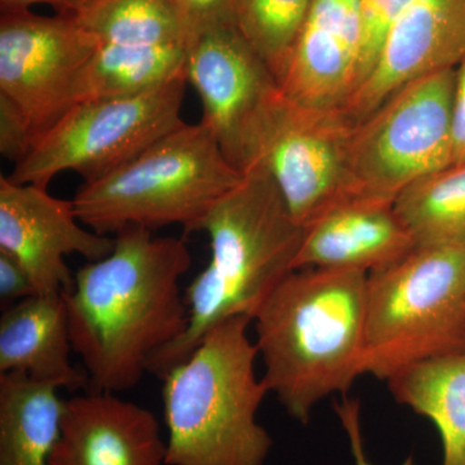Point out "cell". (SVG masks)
Here are the masks:
<instances>
[{"label": "cell", "instance_id": "cell-22", "mask_svg": "<svg viewBox=\"0 0 465 465\" xmlns=\"http://www.w3.org/2000/svg\"><path fill=\"white\" fill-rule=\"evenodd\" d=\"M75 18L99 43H192L188 27L170 0H91Z\"/></svg>", "mask_w": 465, "mask_h": 465}, {"label": "cell", "instance_id": "cell-29", "mask_svg": "<svg viewBox=\"0 0 465 465\" xmlns=\"http://www.w3.org/2000/svg\"><path fill=\"white\" fill-rule=\"evenodd\" d=\"M452 164L465 163V57L455 67L451 115ZM451 164V166H452Z\"/></svg>", "mask_w": 465, "mask_h": 465}, {"label": "cell", "instance_id": "cell-12", "mask_svg": "<svg viewBox=\"0 0 465 465\" xmlns=\"http://www.w3.org/2000/svg\"><path fill=\"white\" fill-rule=\"evenodd\" d=\"M81 224L73 200H60L47 188L0 176V251L25 269L36 295L73 289L74 275L65 256L78 253L88 262H99L114 249L115 238Z\"/></svg>", "mask_w": 465, "mask_h": 465}, {"label": "cell", "instance_id": "cell-15", "mask_svg": "<svg viewBox=\"0 0 465 465\" xmlns=\"http://www.w3.org/2000/svg\"><path fill=\"white\" fill-rule=\"evenodd\" d=\"M48 465H167L155 415L109 391L64 401L60 437Z\"/></svg>", "mask_w": 465, "mask_h": 465}, {"label": "cell", "instance_id": "cell-14", "mask_svg": "<svg viewBox=\"0 0 465 465\" xmlns=\"http://www.w3.org/2000/svg\"><path fill=\"white\" fill-rule=\"evenodd\" d=\"M361 60L358 0H313L281 90L311 108L342 110L360 84Z\"/></svg>", "mask_w": 465, "mask_h": 465}, {"label": "cell", "instance_id": "cell-13", "mask_svg": "<svg viewBox=\"0 0 465 465\" xmlns=\"http://www.w3.org/2000/svg\"><path fill=\"white\" fill-rule=\"evenodd\" d=\"M465 57V0H412L391 27L370 74L344 106L353 124L420 76Z\"/></svg>", "mask_w": 465, "mask_h": 465}, {"label": "cell", "instance_id": "cell-8", "mask_svg": "<svg viewBox=\"0 0 465 465\" xmlns=\"http://www.w3.org/2000/svg\"><path fill=\"white\" fill-rule=\"evenodd\" d=\"M455 69L420 76L354 124L351 164L358 194L394 202L452 164Z\"/></svg>", "mask_w": 465, "mask_h": 465}, {"label": "cell", "instance_id": "cell-11", "mask_svg": "<svg viewBox=\"0 0 465 465\" xmlns=\"http://www.w3.org/2000/svg\"><path fill=\"white\" fill-rule=\"evenodd\" d=\"M97 47L96 36L75 17L2 12L0 94L23 110L35 143L75 105L76 88Z\"/></svg>", "mask_w": 465, "mask_h": 465}, {"label": "cell", "instance_id": "cell-10", "mask_svg": "<svg viewBox=\"0 0 465 465\" xmlns=\"http://www.w3.org/2000/svg\"><path fill=\"white\" fill-rule=\"evenodd\" d=\"M185 76L202 101V124L229 163L249 173L266 119L282 92L273 73L238 26H223L193 38Z\"/></svg>", "mask_w": 465, "mask_h": 465}, {"label": "cell", "instance_id": "cell-21", "mask_svg": "<svg viewBox=\"0 0 465 465\" xmlns=\"http://www.w3.org/2000/svg\"><path fill=\"white\" fill-rule=\"evenodd\" d=\"M394 208L416 247H465V163L412 183Z\"/></svg>", "mask_w": 465, "mask_h": 465}, {"label": "cell", "instance_id": "cell-28", "mask_svg": "<svg viewBox=\"0 0 465 465\" xmlns=\"http://www.w3.org/2000/svg\"><path fill=\"white\" fill-rule=\"evenodd\" d=\"M336 415L345 430L351 448L354 465H372L363 442L362 425H361V403L354 399H344L335 405Z\"/></svg>", "mask_w": 465, "mask_h": 465}, {"label": "cell", "instance_id": "cell-18", "mask_svg": "<svg viewBox=\"0 0 465 465\" xmlns=\"http://www.w3.org/2000/svg\"><path fill=\"white\" fill-rule=\"evenodd\" d=\"M387 382L400 405L436 425L442 465H465V351L415 363Z\"/></svg>", "mask_w": 465, "mask_h": 465}, {"label": "cell", "instance_id": "cell-1", "mask_svg": "<svg viewBox=\"0 0 465 465\" xmlns=\"http://www.w3.org/2000/svg\"><path fill=\"white\" fill-rule=\"evenodd\" d=\"M192 262L183 238L130 226L116 232L106 258L76 272L63 298L85 391L133 390L153 358L182 338L189 312L179 282Z\"/></svg>", "mask_w": 465, "mask_h": 465}, {"label": "cell", "instance_id": "cell-5", "mask_svg": "<svg viewBox=\"0 0 465 465\" xmlns=\"http://www.w3.org/2000/svg\"><path fill=\"white\" fill-rule=\"evenodd\" d=\"M244 174L229 163L207 125L183 124L116 170L84 183L73 198L82 224L99 234L130 226L200 232Z\"/></svg>", "mask_w": 465, "mask_h": 465}, {"label": "cell", "instance_id": "cell-2", "mask_svg": "<svg viewBox=\"0 0 465 465\" xmlns=\"http://www.w3.org/2000/svg\"><path fill=\"white\" fill-rule=\"evenodd\" d=\"M366 280L363 272L295 269L252 318L262 381L302 424L363 375Z\"/></svg>", "mask_w": 465, "mask_h": 465}, {"label": "cell", "instance_id": "cell-20", "mask_svg": "<svg viewBox=\"0 0 465 465\" xmlns=\"http://www.w3.org/2000/svg\"><path fill=\"white\" fill-rule=\"evenodd\" d=\"M189 45L99 43L79 81L76 103L137 96L183 78Z\"/></svg>", "mask_w": 465, "mask_h": 465}, {"label": "cell", "instance_id": "cell-16", "mask_svg": "<svg viewBox=\"0 0 465 465\" xmlns=\"http://www.w3.org/2000/svg\"><path fill=\"white\" fill-rule=\"evenodd\" d=\"M394 202L356 195L302 228L295 269H344L370 274L415 249Z\"/></svg>", "mask_w": 465, "mask_h": 465}, {"label": "cell", "instance_id": "cell-25", "mask_svg": "<svg viewBox=\"0 0 465 465\" xmlns=\"http://www.w3.org/2000/svg\"><path fill=\"white\" fill-rule=\"evenodd\" d=\"M35 136L23 110L5 94H0V154L20 163L32 152Z\"/></svg>", "mask_w": 465, "mask_h": 465}, {"label": "cell", "instance_id": "cell-23", "mask_svg": "<svg viewBox=\"0 0 465 465\" xmlns=\"http://www.w3.org/2000/svg\"><path fill=\"white\" fill-rule=\"evenodd\" d=\"M313 0H237V26L281 85Z\"/></svg>", "mask_w": 465, "mask_h": 465}, {"label": "cell", "instance_id": "cell-6", "mask_svg": "<svg viewBox=\"0 0 465 465\" xmlns=\"http://www.w3.org/2000/svg\"><path fill=\"white\" fill-rule=\"evenodd\" d=\"M465 351V247H415L367 274L362 374Z\"/></svg>", "mask_w": 465, "mask_h": 465}, {"label": "cell", "instance_id": "cell-26", "mask_svg": "<svg viewBox=\"0 0 465 465\" xmlns=\"http://www.w3.org/2000/svg\"><path fill=\"white\" fill-rule=\"evenodd\" d=\"M193 38L207 30L237 26V0H170Z\"/></svg>", "mask_w": 465, "mask_h": 465}, {"label": "cell", "instance_id": "cell-19", "mask_svg": "<svg viewBox=\"0 0 465 465\" xmlns=\"http://www.w3.org/2000/svg\"><path fill=\"white\" fill-rule=\"evenodd\" d=\"M58 388L0 374V465H48L61 432Z\"/></svg>", "mask_w": 465, "mask_h": 465}, {"label": "cell", "instance_id": "cell-24", "mask_svg": "<svg viewBox=\"0 0 465 465\" xmlns=\"http://www.w3.org/2000/svg\"><path fill=\"white\" fill-rule=\"evenodd\" d=\"M411 2L412 0H358L362 20V60L358 87L374 67L391 27Z\"/></svg>", "mask_w": 465, "mask_h": 465}, {"label": "cell", "instance_id": "cell-7", "mask_svg": "<svg viewBox=\"0 0 465 465\" xmlns=\"http://www.w3.org/2000/svg\"><path fill=\"white\" fill-rule=\"evenodd\" d=\"M185 84L183 76L137 96L79 101L36 140L8 179L48 188L64 171H74L84 183L106 176L185 124Z\"/></svg>", "mask_w": 465, "mask_h": 465}, {"label": "cell", "instance_id": "cell-30", "mask_svg": "<svg viewBox=\"0 0 465 465\" xmlns=\"http://www.w3.org/2000/svg\"><path fill=\"white\" fill-rule=\"evenodd\" d=\"M91 0H0L2 12L26 11L35 5H47L60 16L78 17Z\"/></svg>", "mask_w": 465, "mask_h": 465}, {"label": "cell", "instance_id": "cell-4", "mask_svg": "<svg viewBox=\"0 0 465 465\" xmlns=\"http://www.w3.org/2000/svg\"><path fill=\"white\" fill-rule=\"evenodd\" d=\"M249 317H232L203 336L162 379L167 465H264L273 440L259 423L269 394L256 375Z\"/></svg>", "mask_w": 465, "mask_h": 465}, {"label": "cell", "instance_id": "cell-3", "mask_svg": "<svg viewBox=\"0 0 465 465\" xmlns=\"http://www.w3.org/2000/svg\"><path fill=\"white\" fill-rule=\"evenodd\" d=\"M202 231L210 237V262L183 293L188 330L150 362V374L158 378L191 356L216 324L232 317L252 320L275 287L295 271L302 240V226L260 167L244 173L240 185L213 207Z\"/></svg>", "mask_w": 465, "mask_h": 465}, {"label": "cell", "instance_id": "cell-17", "mask_svg": "<svg viewBox=\"0 0 465 465\" xmlns=\"http://www.w3.org/2000/svg\"><path fill=\"white\" fill-rule=\"evenodd\" d=\"M63 293L33 295L3 311L0 374H21L58 390H85L88 378L72 363Z\"/></svg>", "mask_w": 465, "mask_h": 465}, {"label": "cell", "instance_id": "cell-9", "mask_svg": "<svg viewBox=\"0 0 465 465\" xmlns=\"http://www.w3.org/2000/svg\"><path fill=\"white\" fill-rule=\"evenodd\" d=\"M353 127L344 110L311 108L283 92L275 100L253 168L271 176L302 228L360 195L351 164Z\"/></svg>", "mask_w": 465, "mask_h": 465}, {"label": "cell", "instance_id": "cell-27", "mask_svg": "<svg viewBox=\"0 0 465 465\" xmlns=\"http://www.w3.org/2000/svg\"><path fill=\"white\" fill-rule=\"evenodd\" d=\"M36 295L29 274L16 260L0 251V302L7 309L21 300Z\"/></svg>", "mask_w": 465, "mask_h": 465}]
</instances>
